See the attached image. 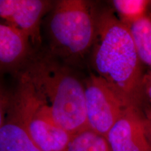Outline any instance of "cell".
I'll list each match as a JSON object with an SVG mask.
<instances>
[{
  "label": "cell",
  "mask_w": 151,
  "mask_h": 151,
  "mask_svg": "<svg viewBox=\"0 0 151 151\" xmlns=\"http://www.w3.org/2000/svg\"><path fill=\"white\" fill-rule=\"evenodd\" d=\"M11 98L12 97H10L8 92L6 91L3 83L0 78V128L5 121L6 117L10 107Z\"/></svg>",
  "instance_id": "obj_13"
},
{
  "label": "cell",
  "mask_w": 151,
  "mask_h": 151,
  "mask_svg": "<svg viewBox=\"0 0 151 151\" xmlns=\"http://www.w3.org/2000/svg\"><path fill=\"white\" fill-rule=\"evenodd\" d=\"M85 100L89 129L106 138L127 106L97 75H92L85 85Z\"/></svg>",
  "instance_id": "obj_4"
},
{
  "label": "cell",
  "mask_w": 151,
  "mask_h": 151,
  "mask_svg": "<svg viewBox=\"0 0 151 151\" xmlns=\"http://www.w3.org/2000/svg\"><path fill=\"white\" fill-rule=\"evenodd\" d=\"M51 3L41 0H0V18L20 30L33 43H40V24Z\"/></svg>",
  "instance_id": "obj_6"
},
{
  "label": "cell",
  "mask_w": 151,
  "mask_h": 151,
  "mask_svg": "<svg viewBox=\"0 0 151 151\" xmlns=\"http://www.w3.org/2000/svg\"><path fill=\"white\" fill-rule=\"evenodd\" d=\"M49 36L54 52L65 58L83 56L97 37V19L86 1H58L49 19Z\"/></svg>",
  "instance_id": "obj_3"
},
{
  "label": "cell",
  "mask_w": 151,
  "mask_h": 151,
  "mask_svg": "<svg viewBox=\"0 0 151 151\" xmlns=\"http://www.w3.org/2000/svg\"><path fill=\"white\" fill-rule=\"evenodd\" d=\"M67 151H111L106 139L90 129L73 136Z\"/></svg>",
  "instance_id": "obj_11"
},
{
  "label": "cell",
  "mask_w": 151,
  "mask_h": 151,
  "mask_svg": "<svg viewBox=\"0 0 151 151\" xmlns=\"http://www.w3.org/2000/svg\"><path fill=\"white\" fill-rule=\"evenodd\" d=\"M11 106L21 117L32 139L41 151H67L73 136L41 114L18 89L11 98Z\"/></svg>",
  "instance_id": "obj_5"
},
{
  "label": "cell",
  "mask_w": 151,
  "mask_h": 151,
  "mask_svg": "<svg viewBox=\"0 0 151 151\" xmlns=\"http://www.w3.org/2000/svg\"><path fill=\"white\" fill-rule=\"evenodd\" d=\"M0 151H41L21 117L11 106L0 128Z\"/></svg>",
  "instance_id": "obj_9"
},
{
  "label": "cell",
  "mask_w": 151,
  "mask_h": 151,
  "mask_svg": "<svg viewBox=\"0 0 151 151\" xmlns=\"http://www.w3.org/2000/svg\"><path fill=\"white\" fill-rule=\"evenodd\" d=\"M92 65L127 107L140 110L144 100L142 62L129 27L110 12L97 19Z\"/></svg>",
  "instance_id": "obj_2"
},
{
  "label": "cell",
  "mask_w": 151,
  "mask_h": 151,
  "mask_svg": "<svg viewBox=\"0 0 151 151\" xmlns=\"http://www.w3.org/2000/svg\"><path fill=\"white\" fill-rule=\"evenodd\" d=\"M143 124L147 142L151 151V109L146 110L143 115Z\"/></svg>",
  "instance_id": "obj_14"
},
{
  "label": "cell",
  "mask_w": 151,
  "mask_h": 151,
  "mask_svg": "<svg viewBox=\"0 0 151 151\" xmlns=\"http://www.w3.org/2000/svg\"><path fill=\"white\" fill-rule=\"evenodd\" d=\"M127 27L141 62L151 67V17L145 16Z\"/></svg>",
  "instance_id": "obj_10"
},
{
  "label": "cell",
  "mask_w": 151,
  "mask_h": 151,
  "mask_svg": "<svg viewBox=\"0 0 151 151\" xmlns=\"http://www.w3.org/2000/svg\"><path fill=\"white\" fill-rule=\"evenodd\" d=\"M111 151H150L139 109L127 107L106 137Z\"/></svg>",
  "instance_id": "obj_7"
},
{
  "label": "cell",
  "mask_w": 151,
  "mask_h": 151,
  "mask_svg": "<svg viewBox=\"0 0 151 151\" xmlns=\"http://www.w3.org/2000/svg\"><path fill=\"white\" fill-rule=\"evenodd\" d=\"M18 88L40 112L72 136L90 129L85 85L69 69L48 57L30 62Z\"/></svg>",
  "instance_id": "obj_1"
},
{
  "label": "cell",
  "mask_w": 151,
  "mask_h": 151,
  "mask_svg": "<svg viewBox=\"0 0 151 151\" xmlns=\"http://www.w3.org/2000/svg\"><path fill=\"white\" fill-rule=\"evenodd\" d=\"M29 41L19 29L0 22V73L15 70L27 62Z\"/></svg>",
  "instance_id": "obj_8"
},
{
  "label": "cell",
  "mask_w": 151,
  "mask_h": 151,
  "mask_svg": "<svg viewBox=\"0 0 151 151\" xmlns=\"http://www.w3.org/2000/svg\"><path fill=\"white\" fill-rule=\"evenodd\" d=\"M113 2L120 20L127 26L146 16L150 4L146 0H115Z\"/></svg>",
  "instance_id": "obj_12"
},
{
  "label": "cell",
  "mask_w": 151,
  "mask_h": 151,
  "mask_svg": "<svg viewBox=\"0 0 151 151\" xmlns=\"http://www.w3.org/2000/svg\"><path fill=\"white\" fill-rule=\"evenodd\" d=\"M144 92L151 101V71L144 78Z\"/></svg>",
  "instance_id": "obj_15"
}]
</instances>
